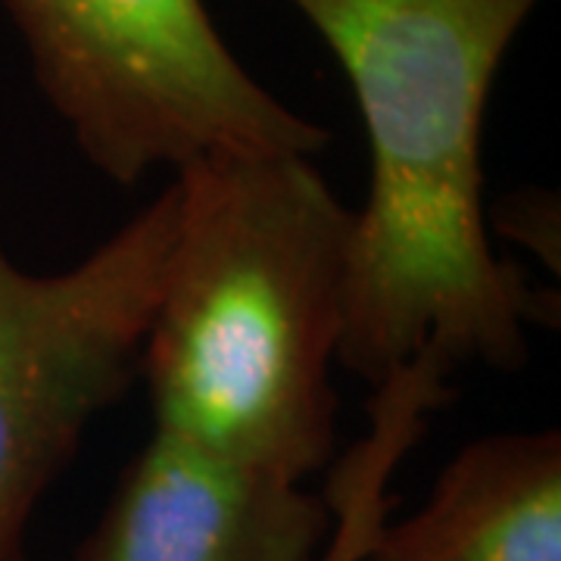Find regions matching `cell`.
<instances>
[{
	"instance_id": "1",
	"label": "cell",
	"mask_w": 561,
	"mask_h": 561,
	"mask_svg": "<svg viewBox=\"0 0 561 561\" xmlns=\"http://www.w3.org/2000/svg\"><path fill=\"white\" fill-rule=\"evenodd\" d=\"M341 60L371 150L353 213L337 365L381 387L421 353L518 371L559 297L500 260L483 221V110L540 0H290Z\"/></svg>"
},
{
	"instance_id": "2",
	"label": "cell",
	"mask_w": 561,
	"mask_h": 561,
	"mask_svg": "<svg viewBox=\"0 0 561 561\" xmlns=\"http://www.w3.org/2000/svg\"><path fill=\"white\" fill-rule=\"evenodd\" d=\"M172 184L179 225L138 371L153 434L302 483L337 449L353 209L306 157L213 153Z\"/></svg>"
},
{
	"instance_id": "3",
	"label": "cell",
	"mask_w": 561,
	"mask_h": 561,
	"mask_svg": "<svg viewBox=\"0 0 561 561\" xmlns=\"http://www.w3.org/2000/svg\"><path fill=\"white\" fill-rule=\"evenodd\" d=\"M44 101L122 187L213 153L316 157L331 131L265 91L203 0H3Z\"/></svg>"
},
{
	"instance_id": "4",
	"label": "cell",
	"mask_w": 561,
	"mask_h": 561,
	"mask_svg": "<svg viewBox=\"0 0 561 561\" xmlns=\"http://www.w3.org/2000/svg\"><path fill=\"white\" fill-rule=\"evenodd\" d=\"M175 225L169 184L57 275L25 272L0 247V561L25 559L41 496L138 378Z\"/></svg>"
},
{
	"instance_id": "5",
	"label": "cell",
	"mask_w": 561,
	"mask_h": 561,
	"mask_svg": "<svg viewBox=\"0 0 561 561\" xmlns=\"http://www.w3.org/2000/svg\"><path fill=\"white\" fill-rule=\"evenodd\" d=\"M334 512L302 490L153 434L76 561H321Z\"/></svg>"
},
{
	"instance_id": "6",
	"label": "cell",
	"mask_w": 561,
	"mask_h": 561,
	"mask_svg": "<svg viewBox=\"0 0 561 561\" xmlns=\"http://www.w3.org/2000/svg\"><path fill=\"white\" fill-rule=\"evenodd\" d=\"M365 561H561V434L468 443L415 515L383 522Z\"/></svg>"
},
{
	"instance_id": "7",
	"label": "cell",
	"mask_w": 561,
	"mask_h": 561,
	"mask_svg": "<svg viewBox=\"0 0 561 561\" xmlns=\"http://www.w3.org/2000/svg\"><path fill=\"white\" fill-rule=\"evenodd\" d=\"M371 431L331 471L324 502L334 534L321 561H365L390 512L387 481L427 431V409L409 387H383L368 400Z\"/></svg>"
},
{
	"instance_id": "8",
	"label": "cell",
	"mask_w": 561,
	"mask_h": 561,
	"mask_svg": "<svg viewBox=\"0 0 561 561\" xmlns=\"http://www.w3.org/2000/svg\"><path fill=\"white\" fill-rule=\"evenodd\" d=\"M496 225L505 238L524 243L559 272V203L549 191H522L502 203Z\"/></svg>"
}]
</instances>
